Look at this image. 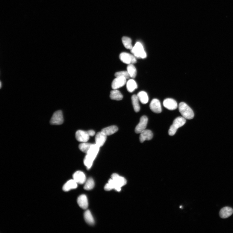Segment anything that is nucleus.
I'll list each match as a JSON object with an SVG mask.
<instances>
[{
	"label": "nucleus",
	"instance_id": "nucleus-1",
	"mask_svg": "<svg viewBox=\"0 0 233 233\" xmlns=\"http://www.w3.org/2000/svg\"><path fill=\"white\" fill-rule=\"evenodd\" d=\"M111 178L104 187V189L106 191H109L114 189L119 192L121 190V187L127 183L126 179L117 174H112Z\"/></svg>",
	"mask_w": 233,
	"mask_h": 233
},
{
	"label": "nucleus",
	"instance_id": "nucleus-25",
	"mask_svg": "<svg viewBox=\"0 0 233 233\" xmlns=\"http://www.w3.org/2000/svg\"><path fill=\"white\" fill-rule=\"evenodd\" d=\"M127 71L129 74L130 78H134L137 75V70L133 64L128 65L127 68Z\"/></svg>",
	"mask_w": 233,
	"mask_h": 233
},
{
	"label": "nucleus",
	"instance_id": "nucleus-21",
	"mask_svg": "<svg viewBox=\"0 0 233 233\" xmlns=\"http://www.w3.org/2000/svg\"><path fill=\"white\" fill-rule=\"evenodd\" d=\"M126 87L128 91L131 93L137 88V85L134 80L131 79L127 82Z\"/></svg>",
	"mask_w": 233,
	"mask_h": 233
},
{
	"label": "nucleus",
	"instance_id": "nucleus-11",
	"mask_svg": "<svg viewBox=\"0 0 233 233\" xmlns=\"http://www.w3.org/2000/svg\"><path fill=\"white\" fill-rule=\"evenodd\" d=\"M150 107L151 110L155 113L159 114L162 112L161 104L157 99H155L152 100Z\"/></svg>",
	"mask_w": 233,
	"mask_h": 233
},
{
	"label": "nucleus",
	"instance_id": "nucleus-29",
	"mask_svg": "<svg viewBox=\"0 0 233 233\" xmlns=\"http://www.w3.org/2000/svg\"><path fill=\"white\" fill-rule=\"evenodd\" d=\"M115 76L116 77H123L126 79L130 78V76L127 71H121L116 72L115 74Z\"/></svg>",
	"mask_w": 233,
	"mask_h": 233
},
{
	"label": "nucleus",
	"instance_id": "nucleus-30",
	"mask_svg": "<svg viewBox=\"0 0 233 233\" xmlns=\"http://www.w3.org/2000/svg\"><path fill=\"white\" fill-rule=\"evenodd\" d=\"M90 136H93L95 134V132L93 130H90L87 131Z\"/></svg>",
	"mask_w": 233,
	"mask_h": 233
},
{
	"label": "nucleus",
	"instance_id": "nucleus-24",
	"mask_svg": "<svg viewBox=\"0 0 233 233\" xmlns=\"http://www.w3.org/2000/svg\"><path fill=\"white\" fill-rule=\"evenodd\" d=\"M132 105L134 111L138 112L140 110V106L139 104V99L137 95H132L131 97Z\"/></svg>",
	"mask_w": 233,
	"mask_h": 233
},
{
	"label": "nucleus",
	"instance_id": "nucleus-2",
	"mask_svg": "<svg viewBox=\"0 0 233 233\" xmlns=\"http://www.w3.org/2000/svg\"><path fill=\"white\" fill-rule=\"evenodd\" d=\"M179 110L183 117L186 119H191L194 117L193 111L186 103L182 102L179 104Z\"/></svg>",
	"mask_w": 233,
	"mask_h": 233
},
{
	"label": "nucleus",
	"instance_id": "nucleus-9",
	"mask_svg": "<svg viewBox=\"0 0 233 233\" xmlns=\"http://www.w3.org/2000/svg\"><path fill=\"white\" fill-rule=\"evenodd\" d=\"M75 138L78 142L85 143L87 142L89 140L90 136L87 131L80 130L76 132Z\"/></svg>",
	"mask_w": 233,
	"mask_h": 233
},
{
	"label": "nucleus",
	"instance_id": "nucleus-26",
	"mask_svg": "<svg viewBox=\"0 0 233 233\" xmlns=\"http://www.w3.org/2000/svg\"><path fill=\"white\" fill-rule=\"evenodd\" d=\"M92 144L87 142L82 143L79 144V148L80 151L87 154L90 150Z\"/></svg>",
	"mask_w": 233,
	"mask_h": 233
},
{
	"label": "nucleus",
	"instance_id": "nucleus-8",
	"mask_svg": "<svg viewBox=\"0 0 233 233\" xmlns=\"http://www.w3.org/2000/svg\"><path fill=\"white\" fill-rule=\"evenodd\" d=\"M148 119L146 116H143L140 118V122L135 128V132L137 134H140L146 130L148 123Z\"/></svg>",
	"mask_w": 233,
	"mask_h": 233
},
{
	"label": "nucleus",
	"instance_id": "nucleus-17",
	"mask_svg": "<svg viewBox=\"0 0 233 233\" xmlns=\"http://www.w3.org/2000/svg\"><path fill=\"white\" fill-rule=\"evenodd\" d=\"M78 183L74 179H71L64 184L63 189L64 191H68L74 189L78 187Z\"/></svg>",
	"mask_w": 233,
	"mask_h": 233
},
{
	"label": "nucleus",
	"instance_id": "nucleus-14",
	"mask_svg": "<svg viewBox=\"0 0 233 233\" xmlns=\"http://www.w3.org/2000/svg\"><path fill=\"white\" fill-rule=\"evenodd\" d=\"M73 178L76 182L80 184L85 183L86 181L85 174L81 171L76 172L73 175Z\"/></svg>",
	"mask_w": 233,
	"mask_h": 233
},
{
	"label": "nucleus",
	"instance_id": "nucleus-20",
	"mask_svg": "<svg viewBox=\"0 0 233 233\" xmlns=\"http://www.w3.org/2000/svg\"><path fill=\"white\" fill-rule=\"evenodd\" d=\"M110 97L112 100L119 101L122 99L123 96L119 91L117 90H114L111 92Z\"/></svg>",
	"mask_w": 233,
	"mask_h": 233
},
{
	"label": "nucleus",
	"instance_id": "nucleus-6",
	"mask_svg": "<svg viewBox=\"0 0 233 233\" xmlns=\"http://www.w3.org/2000/svg\"><path fill=\"white\" fill-rule=\"evenodd\" d=\"M100 147L96 143L92 144L85 156L86 157L91 161L93 162L99 153Z\"/></svg>",
	"mask_w": 233,
	"mask_h": 233
},
{
	"label": "nucleus",
	"instance_id": "nucleus-18",
	"mask_svg": "<svg viewBox=\"0 0 233 233\" xmlns=\"http://www.w3.org/2000/svg\"><path fill=\"white\" fill-rule=\"evenodd\" d=\"M77 202L79 207L83 209H86L88 207V199L85 195L80 196L78 199Z\"/></svg>",
	"mask_w": 233,
	"mask_h": 233
},
{
	"label": "nucleus",
	"instance_id": "nucleus-5",
	"mask_svg": "<svg viewBox=\"0 0 233 233\" xmlns=\"http://www.w3.org/2000/svg\"><path fill=\"white\" fill-rule=\"evenodd\" d=\"M119 58L122 62L128 65L135 63L137 62L136 57L134 55L125 52H123L120 54Z\"/></svg>",
	"mask_w": 233,
	"mask_h": 233
},
{
	"label": "nucleus",
	"instance_id": "nucleus-22",
	"mask_svg": "<svg viewBox=\"0 0 233 233\" xmlns=\"http://www.w3.org/2000/svg\"><path fill=\"white\" fill-rule=\"evenodd\" d=\"M84 219L86 222L90 225H93L95 223L94 220L89 210L86 211L84 214Z\"/></svg>",
	"mask_w": 233,
	"mask_h": 233
},
{
	"label": "nucleus",
	"instance_id": "nucleus-19",
	"mask_svg": "<svg viewBox=\"0 0 233 233\" xmlns=\"http://www.w3.org/2000/svg\"><path fill=\"white\" fill-rule=\"evenodd\" d=\"M118 130L117 127L115 125L103 128L102 130L107 136L113 134Z\"/></svg>",
	"mask_w": 233,
	"mask_h": 233
},
{
	"label": "nucleus",
	"instance_id": "nucleus-28",
	"mask_svg": "<svg viewBox=\"0 0 233 233\" xmlns=\"http://www.w3.org/2000/svg\"><path fill=\"white\" fill-rule=\"evenodd\" d=\"M94 186L95 183L93 179L90 178L86 181L84 189L87 190H90L94 188Z\"/></svg>",
	"mask_w": 233,
	"mask_h": 233
},
{
	"label": "nucleus",
	"instance_id": "nucleus-27",
	"mask_svg": "<svg viewBox=\"0 0 233 233\" xmlns=\"http://www.w3.org/2000/svg\"><path fill=\"white\" fill-rule=\"evenodd\" d=\"M122 42L124 46L127 49L131 50L133 47L132 45L131 40L129 37H123L122 38Z\"/></svg>",
	"mask_w": 233,
	"mask_h": 233
},
{
	"label": "nucleus",
	"instance_id": "nucleus-16",
	"mask_svg": "<svg viewBox=\"0 0 233 233\" xmlns=\"http://www.w3.org/2000/svg\"><path fill=\"white\" fill-rule=\"evenodd\" d=\"M233 210L230 207H226L223 208L220 212V216L223 219L227 218L233 214Z\"/></svg>",
	"mask_w": 233,
	"mask_h": 233
},
{
	"label": "nucleus",
	"instance_id": "nucleus-12",
	"mask_svg": "<svg viewBox=\"0 0 233 233\" xmlns=\"http://www.w3.org/2000/svg\"><path fill=\"white\" fill-rule=\"evenodd\" d=\"M163 105L164 107L168 110H174L178 108V104L175 100L170 98H167L164 100Z\"/></svg>",
	"mask_w": 233,
	"mask_h": 233
},
{
	"label": "nucleus",
	"instance_id": "nucleus-15",
	"mask_svg": "<svg viewBox=\"0 0 233 233\" xmlns=\"http://www.w3.org/2000/svg\"><path fill=\"white\" fill-rule=\"evenodd\" d=\"M153 134L152 131L149 130H145L140 133V140L141 143L146 140H150L153 137Z\"/></svg>",
	"mask_w": 233,
	"mask_h": 233
},
{
	"label": "nucleus",
	"instance_id": "nucleus-7",
	"mask_svg": "<svg viewBox=\"0 0 233 233\" xmlns=\"http://www.w3.org/2000/svg\"><path fill=\"white\" fill-rule=\"evenodd\" d=\"M63 122L62 112L61 111H56L50 120L52 125H61Z\"/></svg>",
	"mask_w": 233,
	"mask_h": 233
},
{
	"label": "nucleus",
	"instance_id": "nucleus-10",
	"mask_svg": "<svg viewBox=\"0 0 233 233\" xmlns=\"http://www.w3.org/2000/svg\"><path fill=\"white\" fill-rule=\"evenodd\" d=\"M127 79L123 77H118L113 80L112 83V87L114 90H117L125 85Z\"/></svg>",
	"mask_w": 233,
	"mask_h": 233
},
{
	"label": "nucleus",
	"instance_id": "nucleus-13",
	"mask_svg": "<svg viewBox=\"0 0 233 233\" xmlns=\"http://www.w3.org/2000/svg\"><path fill=\"white\" fill-rule=\"evenodd\" d=\"M107 137V135L102 131L98 132L95 136L96 144L100 147L103 146L106 141Z\"/></svg>",
	"mask_w": 233,
	"mask_h": 233
},
{
	"label": "nucleus",
	"instance_id": "nucleus-23",
	"mask_svg": "<svg viewBox=\"0 0 233 233\" xmlns=\"http://www.w3.org/2000/svg\"><path fill=\"white\" fill-rule=\"evenodd\" d=\"M139 100L143 104H147L149 101L148 95L145 91H142L139 92L137 95Z\"/></svg>",
	"mask_w": 233,
	"mask_h": 233
},
{
	"label": "nucleus",
	"instance_id": "nucleus-4",
	"mask_svg": "<svg viewBox=\"0 0 233 233\" xmlns=\"http://www.w3.org/2000/svg\"><path fill=\"white\" fill-rule=\"evenodd\" d=\"M131 52L136 58L142 59L146 58V53L144 50L142 43L140 42H138L136 43L131 50Z\"/></svg>",
	"mask_w": 233,
	"mask_h": 233
},
{
	"label": "nucleus",
	"instance_id": "nucleus-3",
	"mask_svg": "<svg viewBox=\"0 0 233 233\" xmlns=\"http://www.w3.org/2000/svg\"><path fill=\"white\" fill-rule=\"evenodd\" d=\"M186 121V119L183 116H179L176 118L170 128L168 131L169 134L171 136L174 135L178 128L183 126Z\"/></svg>",
	"mask_w": 233,
	"mask_h": 233
}]
</instances>
